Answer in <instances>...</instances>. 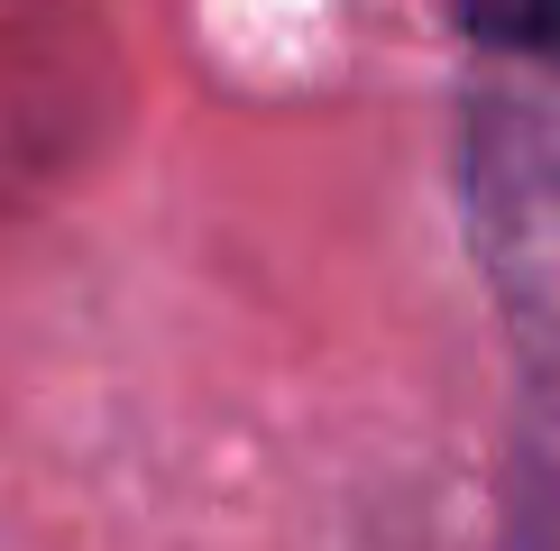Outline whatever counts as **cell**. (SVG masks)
<instances>
[{"label":"cell","instance_id":"1","mask_svg":"<svg viewBox=\"0 0 560 551\" xmlns=\"http://www.w3.org/2000/svg\"><path fill=\"white\" fill-rule=\"evenodd\" d=\"M459 202L469 248L524 350L533 396H560V102L551 92H487L459 138Z\"/></svg>","mask_w":560,"mask_h":551},{"label":"cell","instance_id":"2","mask_svg":"<svg viewBox=\"0 0 560 551\" xmlns=\"http://www.w3.org/2000/svg\"><path fill=\"white\" fill-rule=\"evenodd\" d=\"M451 19L497 56H524V65L560 74V0H451Z\"/></svg>","mask_w":560,"mask_h":551}]
</instances>
